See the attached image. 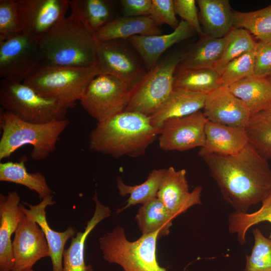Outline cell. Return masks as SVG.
Segmentation results:
<instances>
[{
	"label": "cell",
	"mask_w": 271,
	"mask_h": 271,
	"mask_svg": "<svg viewBox=\"0 0 271 271\" xmlns=\"http://www.w3.org/2000/svg\"><path fill=\"white\" fill-rule=\"evenodd\" d=\"M223 198L235 211L247 212L261 202L271 190V168L250 144L230 156L210 154L202 157Z\"/></svg>",
	"instance_id": "obj_1"
},
{
	"label": "cell",
	"mask_w": 271,
	"mask_h": 271,
	"mask_svg": "<svg viewBox=\"0 0 271 271\" xmlns=\"http://www.w3.org/2000/svg\"><path fill=\"white\" fill-rule=\"evenodd\" d=\"M160 132V129L151 124L149 116L124 111L97 123L89 134V147L114 158H136L145 154Z\"/></svg>",
	"instance_id": "obj_2"
},
{
	"label": "cell",
	"mask_w": 271,
	"mask_h": 271,
	"mask_svg": "<svg viewBox=\"0 0 271 271\" xmlns=\"http://www.w3.org/2000/svg\"><path fill=\"white\" fill-rule=\"evenodd\" d=\"M43 62L70 67L96 65L93 35L74 16L65 17L39 40Z\"/></svg>",
	"instance_id": "obj_3"
},
{
	"label": "cell",
	"mask_w": 271,
	"mask_h": 271,
	"mask_svg": "<svg viewBox=\"0 0 271 271\" xmlns=\"http://www.w3.org/2000/svg\"><path fill=\"white\" fill-rule=\"evenodd\" d=\"M67 118L36 124L24 121L1 108L0 160L10 157L25 145H31L32 160H45L56 150L61 134L69 124Z\"/></svg>",
	"instance_id": "obj_4"
},
{
	"label": "cell",
	"mask_w": 271,
	"mask_h": 271,
	"mask_svg": "<svg viewBox=\"0 0 271 271\" xmlns=\"http://www.w3.org/2000/svg\"><path fill=\"white\" fill-rule=\"evenodd\" d=\"M100 74L97 64L70 67L43 61L23 83L41 95L58 101L69 109L75 106L91 80Z\"/></svg>",
	"instance_id": "obj_5"
},
{
	"label": "cell",
	"mask_w": 271,
	"mask_h": 271,
	"mask_svg": "<svg viewBox=\"0 0 271 271\" xmlns=\"http://www.w3.org/2000/svg\"><path fill=\"white\" fill-rule=\"evenodd\" d=\"M162 236L158 230L131 241L124 228L118 226L99 238V247L104 259L120 265L124 271H167L157 258V242Z\"/></svg>",
	"instance_id": "obj_6"
},
{
	"label": "cell",
	"mask_w": 271,
	"mask_h": 271,
	"mask_svg": "<svg viewBox=\"0 0 271 271\" xmlns=\"http://www.w3.org/2000/svg\"><path fill=\"white\" fill-rule=\"evenodd\" d=\"M0 104L5 111L29 123L43 124L66 118L68 108L23 82L0 81Z\"/></svg>",
	"instance_id": "obj_7"
},
{
	"label": "cell",
	"mask_w": 271,
	"mask_h": 271,
	"mask_svg": "<svg viewBox=\"0 0 271 271\" xmlns=\"http://www.w3.org/2000/svg\"><path fill=\"white\" fill-rule=\"evenodd\" d=\"M184 56L173 54L159 61L134 89L125 111L148 116L154 113L173 90L175 72Z\"/></svg>",
	"instance_id": "obj_8"
},
{
	"label": "cell",
	"mask_w": 271,
	"mask_h": 271,
	"mask_svg": "<svg viewBox=\"0 0 271 271\" xmlns=\"http://www.w3.org/2000/svg\"><path fill=\"white\" fill-rule=\"evenodd\" d=\"M133 91L117 77L100 74L90 82L80 102L90 116L101 122L124 111Z\"/></svg>",
	"instance_id": "obj_9"
},
{
	"label": "cell",
	"mask_w": 271,
	"mask_h": 271,
	"mask_svg": "<svg viewBox=\"0 0 271 271\" xmlns=\"http://www.w3.org/2000/svg\"><path fill=\"white\" fill-rule=\"evenodd\" d=\"M97 66L101 74L119 79L133 90L148 71L139 54L127 40L95 41Z\"/></svg>",
	"instance_id": "obj_10"
},
{
	"label": "cell",
	"mask_w": 271,
	"mask_h": 271,
	"mask_svg": "<svg viewBox=\"0 0 271 271\" xmlns=\"http://www.w3.org/2000/svg\"><path fill=\"white\" fill-rule=\"evenodd\" d=\"M43 61L39 40L21 32L0 40L1 79L23 82Z\"/></svg>",
	"instance_id": "obj_11"
},
{
	"label": "cell",
	"mask_w": 271,
	"mask_h": 271,
	"mask_svg": "<svg viewBox=\"0 0 271 271\" xmlns=\"http://www.w3.org/2000/svg\"><path fill=\"white\" fill-rule=\"evenodd\" d=\"M22 32L39 40L64 19L68 0H16Z\"/></svg>",
	"instance_id": "obj_12"
},
{
	"label": "cell",
	"mask_w": 271,
	"mask_h": 271,
	"mask_svg": "<svg viewBox=\"0 0 271 271\" xmlns=\"http://www.w3.org/2000/svg\"><path fill=\"white\" fill-rule=\"evenodd\" d=\"M208 119L200 110L189 115L166 120L159 135V147L165 151L183 152L205 144Z\"/></svg>",
	"instance_id": "obj_13"
},
{
	"label": "cell",
	"mask_w": 271,
	"mask_h": 271,
	"mask_svg": "<svg viewBox=\"0 0 271 271\" xmlns=\"http://www.w3.org/2000/svg\"><path fill=\"white\" fill-rule=\"evenodd\" d=\"M12 245L14 265L12 271L32 269L38 260L50 256L43 231L35 221L26 215L15 232Z\"/></svg>",
	"instance_id": "obj_14"
},
{
	"label": "cell",
	"mask_w": 271,
	"mask_h": 271,
	"mask_svg": "<svg viewBox=\"0 0 271 271\" xmlns=\"http://www.w3.org/2000/svg\"><path fill=\"white\" fill-rule=\"evenodd\" d=\"M200 186L189 191L185 169L176 170L174 167L165 169L164 176L157 197L162 201L169 213L175 218L190 207L202 205Z\"/></svg>",
	"instance_id": "obj_15"
},
{
	"label": "cell",
	"mask_w": 271,
	"mask_h": 271,
	"mask_svg": "<svg viewBox=\"0 0 271 271\" xmlns=\"http://www.w3.org/2000/svg\"><path fill=\"white\" fill-rule=\"evenodd\" d=\"M203 109L211 122L244 128L251 115L245 104L225 86H220L207 94Z\"/></svg>",
	"instance_id": "obj_16"
},
{
	"label": "cell",
	"mask_w": 271,
	"mask_h": 271,
	"mask_svg": "<svg viewBox=\"0 0 271 271\" xmlns=\"http://www.w3.org/2000/svg\"><path fill=\"white\" fill-rule=\"evenodd\" d=\"M15 191L0 194V271H12L14 256L11 236L25 216Z\"/></svg>",
	"instance_id": "obj_17"
},
{
	"label": "cell",
	"mask_w": 271,
	"mask_h": 271,
	"mask_svg": "<svg viewBox=\"0 0 271 271\" xmlns=\"http://www.w3.org/2000/svg\"><path fill=\"white\" fill-rule=\"evenodd\" d=\"M53 196H47L35 205L23 202L28 206L27 209L21 203V207L25 214L32 219L43 231L49 248L50 258L52 264V271H62L63 268V255L67 241L75 235L76 231L72 226L68 227L63 232L53 230L49 225L46 219V208L48 206L54 205Z\"/></svg>",
	"instance_id": "obj_18"
},
{
	"label": "cell",
	"mask_w": 271,
	"mask_h": 271,
	"mask_svg": "<svg viewBox=\"0 0 271 271\" xmlns=\"http://www.w3.org/2000/svg\"><path fill=\"white\" fill-rule=\"evenodd\" d=\"M205 142L198 154L230 156L242 151L249 143L245 129L211 122L205 127Z\"/></svg>",
	"instance_id": "obj_19"
},
{
	"label": "cell",
	"mask_w": 271,
	"mask_h": 271,
	"mask_svg": "<svg viewBox=\"0 0 271 271\" xmlns=\"http://www.w3.org/2000/svg\"><path fill=\"white\" fill-rule=\"evenodd\" d=\"M193 31L187 22L181 20L178 26L170 34L154 36L136 35L127 40L141 57L148 72L157 64L165 51L189 38Z\"/></svg>",
	"instance_id": "obj_20"
},
{
	"label": "cell",
	"mask_w": 271,
	"mask_h": 271,
	"mask_svg": "<svg viewBox=\"0 0 271 271\" xmlns=\"http://www.w3.org/2000/svg\"><path fill=\"white\" fill-rule=\"evenodd\" d=\"M92 200L95 204L93 215L87 222L84 231L77 232L71 238L69 247L65 249L63 255L62 271H93L92 265H87L85 262V240L89 234L99 223L110 216L111 211L108 206L100 202L96 190Z\"/></svg>",
	"instance_id": "obj_21"
},
{
	"label": "cell",
	"mask_w": 271,
	"mask_h": 271,
	"mask_svg": "<svg viewBox=\"0 0 271 271\" xmlns=\"http://www.w3.org/2000/svg\"><path fill=\"white\" fill-rule=\"evenodd\" d=\"M207 93L173 88L160 108L149 116L151 124L160 129L167 119L185 117L203 109Z\"/></svg>",
	"instance_id": "obj_22"
},
{
	"label": "cell",
	"mask_w": 271,
	"mask_h": 271,
	"mask_svg": "<svg viewBox=\"0 0 271 271\" xmlns=\"http://www.w3.org/2000/svg\"><path fill=\"white\" fill-rule=\"evenodd\" d=\"M163 30L150 16H117L101 28L93 35L95 41L127 40L136 35H161Z\"/></svg>",
	"instance_id": "obj_23"
},
{
	"label": "cell",
	"mask_w": 271,
	"mask_h": 271,
	"mask_svg": "<svg viewBox=\"0 0 271 271\" xmlns=\"http://www.w3.org/2000/svg\"><path fill=\"white\" fill-rule=\"evenodd\" d=\"M205 36L221 38L233 28V11L228 0H197Z\"/></svg>",
	"instance_id": "obj_24"
},
{
	"label": "cell",
	"mask_w": 271,
	"mask_h": 271,
	"mask_svg": "<svg viewBox=\"0 0 271 271\" xmlns=\"http://www.w3.org/2000/svg\"><path fill=\"white\" fill-rule=\"evenodd\" d=\"M117 2L111 0H71L74 16L93 35L117 17Z\"/></svg>",
	"instance_id": "obj_25"
},
{
	"label": "cell",
	"mask_w": 271,
	"mask_h": 271,
	"mask_svg": "<svg viewBox=\"0 0 271 271\" xmlns=\"http://www.w3.org/2000/svg\"><path fill=\"white\" fill-rule=\"evenodd\" d=\"M228 89L245 104L251 114L271 111V82L268 78L253 75L238 81Z\"/></svg>",
	"instance_id": "obj_26"
},
{
	"label": "cell",
	"mask_w": 271,
	"mask_h": 271,
	"mask_svg": "<svg viewBox=\"0 0 271 271\" xmlns=\"http://www.w3.org/2000/svg\"><path fill=\"white\" fill-rule=\"evenodd\" d=\"M226 42V36L216 38L204 35L184 56L178 68L215 69L222 57Z\"/></svg>",
	"instance_id": "obj_27"
},
{
	"label": "cell",
	"mask_w": 271,
	"mask_h": 271,
	"mask_svg": "<svg viewBox=\"0 0 271 271\" xmlns=\"http://www.w3.org/2000/svg\"><path fill=\"white\" fill-rule=\"evenodd\" d=\"M27 158L22 157L17 162L0 163V181L22 185L35 191L40 199L52 195L46 179L40 172L29 173L25 166Z\"/></svg>",
	"instance_id": "obj_28"
},
{
	"label": "cell",
	"mask_w": 271,
	"mask_h": 271,
	"mask_svg": "<svg viewBox=\"0 0 271 271\" xmlns=\"http://www.w3.org/2000/svg\"><path fill=\"white\" fill-rule=\"evenodd\" d=\"M135 219L142 234L161 230L162 236H167L174 219L162 201L157 197L143 204L139 209Z\"/></svg>",
	"instance_id": "obj_29"
},
{
	"label": "cell",
	"mask_w": 271,
	"mask_h": 271,
	"mask_svg": "<svg viewBox=\"0 0 271 271\" xmlns=\"http://www.w3.org/2000/svg\"><path fill=\"white\" fill-rule=\"evenodd\" d=\"M177 68L174 88L208 94L221 86L220 75L215 69Z\"/></svg>",
	"instance_id": "obj_30"
},
{
	"label": "cell",
	"mask_w": 271,
	"mask_h": 271,
	"mask_svg": "<svg viewBox=\"0 0 271 271\" xmlns=\"http://www.w3.org/2000/svg\"><path fill=\"white\" fill-rule=\"evenodd\" d=\"M165 169H154L149 174L145 182L139 185L130 186L125 184L121 177L116 178V187L118 194L121 196L128 194L129 197L125 205L118 209L117 213L139 204H143L150 200L157 197L162 182Z\"/></svg>",
	"instance_id": "obj_31"
},
{
	"label": "cell",
	"mask_w": 271,
	"mask_h": 271,
	"mask_svg": "<svg viewBox=\"0 0 271 271\" xmlns=\"http://www.w3.org/2000/svg\"><path fill=\"white\" fill-rule=\"evenodd\" d=\"M261 203L260 207L252 213L234 211L228 215V231L237 235L241 245L245 244L246 233L252 226L264 221L271 224V190ZM269 238H271V231Z\"/></svg>",
	"instance_id": "obj_32"
},
{
	"label": "cell",
	"mask_w": 271,
	"mask_h": 271,
	"mask_svg": "<svg viewBox=\"0 0 271 271\" xmlns=\"http://www.w3.org/2000/svg\"><path fill=\"white\" fill-rule=\"evenodd\" d=\"M233 28L246 30L258 41L271 43V4L254 11L233 12Z\"/></svg>",
	"instance_id": "obj_33"
},
{
	"label": "cell",
	"mask_w": 271,
	"mask_h": 271,
	"mask_svg": "<svg viewBox=\"0 0 271 271\" xmlns=\"http://www.w3.org/2000/svg\"><path fill=\"white\" fill-rule=\"evenodd\" d=\"M245 129L249 144L263 158L271 159V111L251 114Z\"/></svg>",
	"instance_id": "obj_34"
},
{
	"label": "cell",
	"mask_w": 271,
	"mask_h": 271,
	"mask_svg": "<svg viewBox=\"0 0 271 271\" xmlns=\"http://www.w3.org/2000/svg\"><path fill=\"white\" fill-rule=\"evenodd\" d=\"M226 37L223 54L215 68L220 75L229 62L244 53L254 50L256 44L251 35L241 28H232Z\"/></svg>",
	"instance_id": "obj_35"
},
{
	"label": "cell",
	"mask_w": 271,
	"mask_h": 271,
	"mask_svg": "<svg viewBox=\"0 0 271 271\" xmlns=\"http://www.w3.org/2000/svg\"><path fill=\"white\" fill-rule=\"evenodd\" d=\"M252 233L254 242L250 254L246 255L243 271H271V238L257 228Z\"/></svg>",
	"instance_id": "obj_36"
},
{
	"label": "cell",
	"mask_w": 271,
	"mask_h": 271,
	"mask_svg": "<svg viewBox=\"0 0 271 271\" xmlns=\"http://www.w3.org/2000/svg\"><path fill=\"white\" fill-rule=\"evenodd\" d=\"M254 50L229 62L220 75L221 86L229 87L245 78L254 75Z\"/></svg>",
	"instance_id": "obj_37"
},
{
	"label": "cell",
	"mask_w": 271,
	"mask_h": 271,
	"mask_svg": "<svg viewBox=\"0 0 271 271\" xmlns=\"http://www.w3.org/2000/svg\"><path fill=\"white\" fill-rule=\"evenodd\" d=\"M21 32L16 0H0V40Z\"/></svg>",
	"instance_id": "obj_38"
},
{
	"label": "cell",
	"mask_w": 271,
	"mask_h": 271,
	"mask_svg": "<svg viewBox=\"0 0 271 271\" xmlns=\"http://www.w3.org/2000/svg\"><path fill=\"white\" fill-rule=\"evenodd\" d=\"M150 16L159 26L166 24L174 30L180 23L176 17L173 0H152Z\"/></svg>",
	"instance_id": "obj_39"
},
{
	"label": "cell",
	"mask_w": 271,
	"mask_h": 271,
	"mask_svg": "<svg viewBox=\"0 0 271 271\" xmlns=\"http://www.w3.org/2000/svg\"><path fill=\"white\" fill-rule=\"evenodd\" d=\"M195 0H173L175 11L201 37L204 33L200 25Z\"/></svg>",
	"instance_id": "obj_40"
},
{
	"label": "cell",
	"mask_w": 271,
	"mask_h": 271,
	"mask_svg": "<svg viewBox=\"0 0 271 271\" xmlns=\"http://www.w3.org/2000/svg\"><path fill=\"white\" fill-rule=\"evenodd\" d=\"M271 75V43L256 42L254 49V76L267 78Z\"/></svg>",
	"instance_id": "obj_41"
},
{
	"label": "cell",
	"mask_w": 271,
	"mask_h": 271,
	"mask_svg": "<svg viewBox=\"0 0 271 271\" xmlns=\"http://www.w3.org/2000/svg\"><path fill=\"white\" fill-rule=\"evenodd\" d=\"M122 16H150L152 0H121L119 1Z\"/></svg>",
	"instance_id": "obj_42"
},
{
	"label": "cell",
	"mask_w": 271,
	"mask_h": 271,
	"mask_svg": "<svg viewBox=\"0 0 271 271\" xmlns=\"http://www.w3.org/2000/svg\"><path fill=\"white\" fill-rule=\"evenodd\" d=\"M268 78L269 79V80L271 82V75H270L269 77H268Z\"/></svg>",
	"instance_id": "obj_43"
},
{
	"label": "cell",
	"mask_w": 271,
	"mask_h": 271,
	"mask_svg": "<svg viewBox=\"0 0 271 271\" xmlns=\"http://www.w3.org/2000/svg\"><path fill=\"white\" fill-rule=\"evenodd\" d=\"M25 271H34V270H33V269H30V270H25Z\"/></svg>",
	"instance_id": "obj_44"
}]
</instances>
